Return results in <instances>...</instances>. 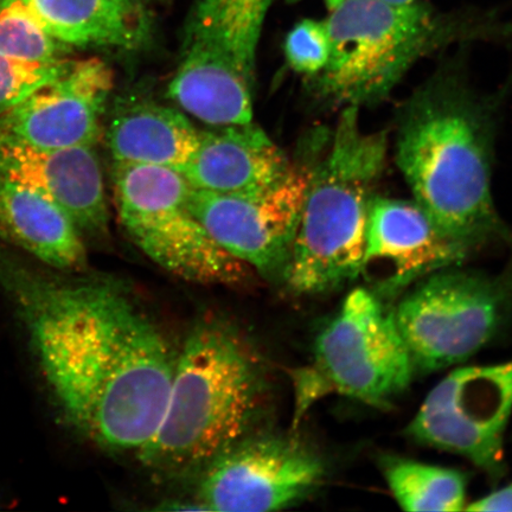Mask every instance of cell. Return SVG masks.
<instances>
[{
    "mask_svg": "<svg viewBox=\"0 0 512 512\" xmlns=\"http://www.w3.org/2000/svg\"><path fill=\"white\" fill-rule=\"evenodd\" d=\"M0 286L27 331L57 411L101 450L138 453L156 432L177 352L131 294L0 260Z\"/></svg>",
    "mask_w": 512,
    "mask_h": 512,
    "instance_id": "cell-1",
    "label": "cell"
},
{
    "mask_svg": "<svg viewBox=\"0 0 512 512\" xmlns=\"http://www.w3.org/2000/svg\"><path fill=\"white\" fill-rule=\"evenodd\" d=\"M495 126L494 104L456 66L440 67L398 113L395 160L413 201L470 255L512 245L492 196Z\"/></svg>",
    "mask_w": 512,
    "mask_h": 512,
    "instance_id": "cell-2",
    "label": "cell"
},
{
    "mask_svg": "<svg viewBox=\"0 0 512 512\" xmlns=\"http://www.w3.org/2000/svg\"><path fill=\"white\" fill-rule=\"evenodd\" d=\"M267 395L265 371L239 332L221 320L197 324L177 352L162 419L137 456L168 475L202 471L255 433Z\"/></svg>",
    "mask_w": 512,
    "mask_h": 512,
    "instance_id": "cell-3",
    "label": "cell"
},
{
    "mask_svg": "<svg viewBox=\"0 0 512 512\" xmlns=\"http://www.w3.org/2000/svg\"><path fill=\"white\" fill-rule=\"evenodd\" d=\"M330 12V60L313 79L323 99L343 108L381 104L416 63L440 49L512 35V25L495 16L441 12L421 0H343Z\"/></svg>",
    "mask_w": 512,
    "mask_h": 512,
    "instance_id": "cell-4",
    "label": "cell"
},
{
    "mask_svg": "<svg viewBox=\"0 0 512 512\" xmlns=\"http://www.w3.org/2000/svg\"><path fill=\"white\" fill-rule=\"evenodd\" d=\"M329 143L312 165L284 278L299 296L341 290L363 275L369 203L386 166L387 133L364 131L360 108H343Z\"/></svg>",
    "mask_w": 512,
    "mask_h": 512,
    "instance_id": "cell-5",
    "label": "cell"
},
{
    "mask_svg": "<svg viewBox=\"0 0 512 512\" xmlns=\"http://www.w3.org/2000/svg\"><path fill=\"white\" fill-rule=\"evenodd\" d=\"M414 375L393 304L369 286L356 287L320 331L311 360L291 371L292 431L331 395L389 408Z\"/></svg>",
    "mask_w": 512,
    "mask_h": 512,
    "instance_id": "cell-6",
    "label": "cell"
},
{
    "mask_svg": "<svg viewBox=\"0 0 512 512\" xmlns=\"http://www.w3.org/2000/svg\"><path fill=\"white\" fill-rule=\"evenodd\" d=\"M274 0H194L168 96L213 126L253 121L256 51Z\"/></svg>",
    "mask_w": 512,
    "mask_h": 512,
    "instance_id": "cell-7",
    "label": "cell"
},
{
    "mask_svg": "<svg viewBox=\"0 0 512 512\" xmlns=\"http://www.w3.org/2000/svg\"><path fill=\"white\" fill-rule=\"evenodd\" d=\"M396 300V324L415 374L459 366L512 317V262L497 274L444 268L416 281Z\"/></svg>",
    "mask_w": 512,
    "mask_h": 512,
    "instance_id": "cell-8",
    "label": "cell"
},
{
    "mask_svg": "<svg viewBox=\"0 0 512 512\" xmlns=\"http://www.w3.org/2000/svg\"><path fill=\"white\" fill-rule=\"evenodd\" d=\"M113 190L121 226L166 272L200 285L238 286L251 278V268L224 251L192 213V187L178 170L114 163Z\"/></svg>",
    "mask_w": 512,
    "mask_h": 512,
    "instance_id": "cell-9",
    "label": "cell"
},
{
    "mask_svg": "<svg viewBox=\"0 0 512 512\" xmlns=\"http://www.w3.org/2000/svg\"><path fill=\"white\" fill-rule=\"evenodd\" d=\"M511 414L512 360L457 368L426 396L407 435L470 460L497 482L507 467L504 437Z\"/></svg>",
    "mask_w": 512,
    "mask_h": 512,
    "instance_id": "cell-10",
    "label": "cell"
},
{
    "mask_svg": "<svg viewBox=\"0 0 512 512\" xmlns=\"http://www.w3.org/2000/svg\"><path fill=\"white\" fill-rule=\"evenodd\" d=\"M322 458L294 435L256 434L227 448L201 471L200 509L283 510L323 484Z\"/></svg>",
    "mask_w": 512,
    "mask_h": 512,
    "instance_id": "cell-11",
    "label": "cell"
},
{
    "mask_svg": "<svg viewBox=\"0 0 512 512\" xmlns=\"http://www.w3.org/2000/svg\"><path fill=\"white\" fill-rule=\"evenodd\" d=\"M312 165L292 164L277 182L241 194L192 188L190 209L224 251L266 278H285Z\"/></svg>",
    "mask_w": 512,
    "mask_h": 512,
    "instance_id": "cell-12",
    "label": "cell"
},
{
    "mask_svg": "<svg viewBox=\"0 0 512 512\" xmlns=\"http://www.w3.org/2000/svg\"><path fill=\"white\" fill-rule=\"evenodd\" d=\"M114 86L105 61L70 60L59 79L0 114V126L30 144L50 149L94 146Z\"/></svg>",
    "mask_w": 512,
    "mask_h": 512,
    "instance_id": "cell-13",
    "label": "cell"
},
{
    "mask_svg": "<svg viewBox=\"0 0 512 512\" xmlns=\"http://www.w3.org/2000/svg\"><path fill=\"white\" fill-rule=\"evenodd\" d=\"M470 254L440 232L414 201L374 194L368 209L366 265H380L370 288L388 302L428 274L460 266Z\"/></svg>",
    "mask_w": 512,
    "mask_h": 512,
    "instance_id": "cell-14",
    "label": "cell"
},
{
    "mask_svg": "<svg viewBox=\"0 0 512 512\" xmlns=\"http://www.w3.org/2000/svg\"><path fill=\"white\" fill-rule=\"evenodd\" d=\"M0 172L56 204L81 234L107 232L110 210L94 146L50 149L0 126Z\"/></svg>",
    "mask_w": 512,
    "mask_h": 512,
    "instance_id": "cell-15",
    "label": "cell"
},
{
    "mask_svg": "<svg viewBox=\"0 0 512 512\" xmlns=\"http://www.w3.org/2000/svg\"><path fill=\"white\" fill-rule=\"evenodd\" d=\"M201 132L200 144L179 172L192 188L217 194H241L267 187L292 164L259 126H217Z\"/></svg>",
    "mask_w": 512,
    "mask_h": 512,
    "instance_id": "cell-16",
    "label": "cell"
},
{
    "mask_svg": "<svg viewBox=\"0 0 512 512\" xmlns=\"http://www.w3.org/2000/svg\"><path fill=\"white\" fill-rule=\"evenodd\" d=\"M201 131L174 107L121 96L112 108L106 142L114 163L181 169L200 144Z\"/></svg>",
    "mask_w": 512,
    "mask_h": 512,
    "instance_id": "cell-17",
    "label": "cell"
},
{
    "mask_svg": "<svg viewBox=\"0 0 512 512\" xmlns=\"http://www.w3.org/2000/svg\"><path fill=\"white\" fill-rule=\"evenodd\" d=\"M49 34L69 48L136 51L151 41L143 0H23Z\"/></svg>",
    "mask_w": 512,
    "mask_h": 512,
    "instance_id": "cell-18",
    "label": "cell"
},
{
    "mask_svg": "<svg viewBox=\"0 0 512 512\" xmlns=\"http://www.w3.org/2000/svg\"><path fill=\"white\" fill-rule=\"evenodd\" d=\"M0 240L62 272L86 266L80 230L48 198L0 172Z\"/></svg>",
    "mask_w": 512,
    "mask_h": 512,
    "instance_id": "cell-19",
    "label": "cell"
},
{
    "mask_svg": "<svg viewBox=\"0 0 512 512\" xmlns=\"http://www.w3.org/2000/svg\"><path fill=\"white\" fill-rule=\"evenodd\" d=\"M380 469L402 510L456 512L466 508L467 482L458 470L390 454L380 458Z\"/></svg>",
    "mask_w": 512,
    "mask_h": 512,
    "instance_id": "cell-20",
    "label": "cell"
},
{
    "mask_svg": "<svg viewBox=\"0 0 512 512\" xmlns=\"http://www.w3.org/2000/svg\"><path fill=\"white\" fill-rule=\"evenodd\" d=\"M68 50L49 34L23 0H0V54L50 62L62 59Z\"/></svg>",
    "mask_w": 512,
    "mask_h": 512,
    "instance_id": "cell-21",
    "label": "cell"
},
{
    "mask_svg": "<svg viewBox=\"0 0 512 512\" xmlns=\"http://www.w3.org/2000/svg\"><path fill=\"white\" fill-rule=\"evenodd\" d=\"M70 60L38 62L0 54V114L22 104L32 94L59 79Z\"/></svg>",
    "mask_w": 512,
    "mask_h": 512,
    "instance_id": "cell-22",
    "label": "cell"
},
{
    "mask_svg": "<svg viewBox=\"0 0 512 512\" xmlns=\"http://www.w3.org/2000/svg\"><path fill=\"white\" fill-rule=\"evenodd\" d=\"M285 55L294 72L312 78L322 72L331 55L326 22L307 18L294 25L286 36Z\"/></svg>",
    "mask_w": 512,
    "mask_h": 512,
    "instance_id": "cell-23",
    "label": "cell"
},
{
    "mask_svg": "<svg viewBox=\"0 0 512 512\" xmlns=\"http://www.w3.org/2000/svg\"><path fill=\"white\" fill-rule=\"evenodd\" d=\"M466 511L512 512V482L466 505Z\"/></svg>",
    "mask_w": 512,
    "mask_h": 512,
    "instance_id": "cell-24",
    "label": "cell"
},
{
    "mask_svg": "<svg viewBox=\"0 0 512 512\" xmlns=\"http://www.w3.org/2000/svg\"><path fill=\"white\" fill-rule=\"evenodd\" d=\"M290 3H297L299 0H288ZM326 6H328V9L330 11L335 10L338 8L339 5L343 2V0H324Z\"/></svg>",
    "mask_w": 512,
    "mask_h": 512,
    "instance_id": "cell-25",
    "label": "cell"
},
{
    "mask_svg": "<svg viewBox=\"0 0 512 512\" xmlns=\"http://www.w3.org/2000/svg\"><path fill=\"white\" fill-rule=\"evenodd\" d=\"M387 2L395 3V4H408V3L415 2V0H387Z\"/></svg>",
    "mask_w": 512,
    "mask_h": 512,
    "instance_id": "cell-26",
    "label": "cell"
}]
</instances>
